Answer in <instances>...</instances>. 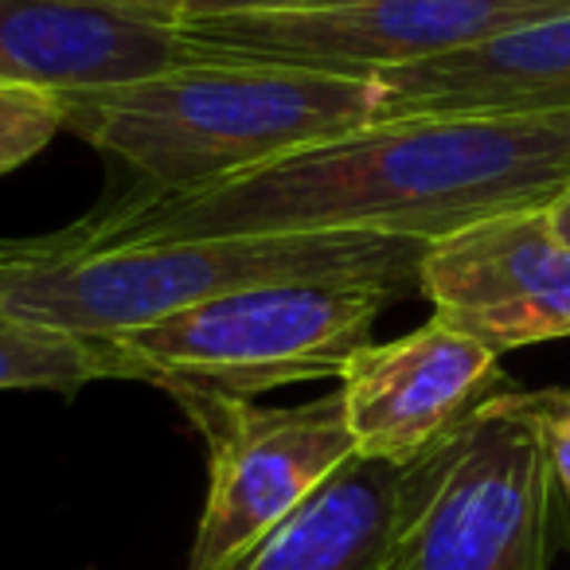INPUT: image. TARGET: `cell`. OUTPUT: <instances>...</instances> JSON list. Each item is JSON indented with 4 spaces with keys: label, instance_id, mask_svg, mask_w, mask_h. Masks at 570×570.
Instances as JSON below:
<instances>
[{
    "label": "cell",
    "instance_id": "3",
    "mask_svg": "<svg viewBox=\"0 0 570 570\" xmlns=\"http://www.w3.org/2000/svg\"><path fill=\"white\" fill-rule=\"evenodd\" d=\"M422 243L321 230V235L95 243L79 227L0 238V309L82 341H118L180 309L285 277L395 269L419 274Z\"/></svg>",
    "mask_w": 570,
    "mask_h": 570
},
{
    "label": "cell",
    "instance_id": "6",
    "mask_svg": "<svg viewBox=\"0 0 570 570\" xmlns=\"http://www.w3.org/2000/svg\"><path fill=\"white\" fill-rule=\"evenodd\" d=\"M559 17H570V0H305L199 12L180 20V36L191 59L375 79Z\"/></svg>",
    "mask_w": 570,
    "mask_h": 570
},
{
    "label": "cell",
    "instance_id": "4",
    "mask_svg": "<svg viewBox=\"0 0 570 570\" xmlns=\"http://www.w3.org/2000/svg\"><path fill=\"white\" fill-rule=\"evenodd\" d=\"M411 285L419 289V274L395 269L262 282L106 344L126 380H145L168 395L219 391L254 399L289 383L341 380L348 360L372 341L383 309Z\"/></svg>",
    "mask_w": 570,
    "mask_h": 570
},
{
    "label": "cell",
    "instance_id": "7",
    "mask_svg": "<svg viewBox=\"0 0 570 570\" xmlns=\"http://www.w3.org/2000/svg\"><path fill=\"white\" fill-rule=\"evenodd\" d=\"M207 442V500L184 570H219L356 453L341 391L258 406L219 391L173 395Z\"/></svg>",
    "mask_w": 570,
    "mask_h": 570
},
{
    "label": "cell",
    "instance_id": "2",
    "mask_svg": "<svg viewBox=\"0 0 570 570\" xmlns=\"http://www.w3.org/2000/svg\"><path fill=\"white\" fill-rule=\"evenodd\" d=\"M67 134L129 165L153 196H184L333 141L380 118L364 75L235 59H188L173 71L63 98Z\"/></svg>",
    "mask_w": 570,
    "mask_h": 570
},
{
    "label": "cell",
    "instance_id": "15",
    "mask_svg": "<svg viewBox=\"0 0 570 570\" xmlns=\"http://www.w3.org/2000/svg\"><path fill=\"white\" fill-rule=\"evenodd\" d=\"M520 403L535 422L547 465H551V481L570 508V387L520 391Z\"/></svg>",
    "mask_w": 570,
    "mask_h": 570
},
{
    "label": "cell",
    "instance_id": "17",
    "mask_svg": "<svg viewBox=\"0 0 570 570\" xmlns=\"http://www.w3.org/2000/svg\"><path fill=\"white\" fill-rule=\"evenodd\" d=\"M547 215H551V227L559 230V238L570 246V188L562 191V196L554 199L551 207H547Z\"/></svg>",
    "mask_w": 570,
    "mask_h": 570
},
{
    "label": "cell",
    "instance_id": "13",
    "mask_svg": "<svg viewBox=\"0 0 570 570\" xmlns=\"http://www.w3.org/2000/svg\"><path fill=\"white\" fill-rule=\"evenodd\" d=\"M98 380H126L121 360L106 341H82L0 309V391L75 395Z\"/></svg>",
    "mask_w": 570,
    "mask_h": 570
},
{
    "label": "cell",
    "instance_id": "14",
    "mask_svg": "<svg viewBox=\"0 0 570 570\" xmlns=\"http://www.w3.org/2000/svg\"><path fill=\"white\" fill-rule=\"evenodd\" d=\"M63 126L67 110L59 95L0 82V176L48 149L56 134H63Z\"/></svg>",
    "mask_w": 570,
    "mask_h": 570
},
{
    "label": "cell",
    "instance_id": "10",
    "mask_svg": "<svg viewBox=\"0 0 570 570\" xmlns=\"http://www.w3.org/2000/svg\"><path fill=\"white\" fill-rule=\"evenodd\" d=\"M168 12L137 0H0V82L59 98L188 63Z\"/></svg>",
    "mask_w": 570,
    "mask_h": 570
},
{
    "label": "cell",
    "instance_id": "1",
    "mask_svg": "<svg viewBox=\"0 0 570 570\" xmlns=\"http://www.w3.org/2000/svg\"><path fill=\"white\" fill-rule=\"evenodd\" d=\"M570 188V114L383 118L184 196H137L75 223L95 243L367 230L438 243Z\"/></svg>",
    "mask_w": 570,
    "mask_h": 570
},
{
    "label": "cell",
    "instance_id": "8",
    "mask_svg": "<svg viewBox=\"0 0 570 570\" xmlns=\"http://www.w3.org/2000/svg\"><path fill=\"white\" fill-rule=\"evenodd\" d=\"M419 294L434 317L497 356L570 336V246L547 207L473 223L422 250Z\"/></svg>",
    "mask_w": 570,
    "mask_h": 570
},
{
    "label": "cell",
    "instance_id": "11",
    "mask_svg": "<svg viewBox=\"0 0 570 570\" xmlns=\"http://www.w3.org/2000/svg\"><path fill=\"white\" fill-rule=\"evenodd\" d=\"M380 118L570 114V17L375 75Z\"/></svg>",
    "mask_w": 570,
    "mask_h": 570
},
{
    "label": "cell",
    "instance_id": "16",
    "mask_svg": "<svg viewBox=\"0 0 570 570\" xmlns=\"http://www.w3.org/2000/svg\"><path fill=\"white\" fill-rule=\"evenodd\" d=\"M160 9L180 24L184 17H199V12H227V9H277V4H305V0H137Z\"/></svg>",
    "mask_w": 570,
    "mask_h": 570
},
{
    "label": "cell",
    "instance_id": "5",
    "mask_svg": "<svg viewBox=\"0 0 570 570\" xmlns=\"http://www.w3.org/2000/svg\"><path fill=\"white\" fill-rule=\"evenodd\" d=\"M551 465L520 391L476 406L414 458L375 570H543Z\"/></svg>",
    "mask_w": 570,
    "mask_h": 570
},
{
    "label": "cell",
    "instance_id": "9",
    "mask_svg": "<svg viewBox=\"0 0 570 570\" xmlns=\"http://www.w3.org/2000/svg\"><path fill=\"white\" fill-rule=\"evenodd\" d=\"M356 453L411 465L476 406L508 391L500 356L430 317L395 341H367L341 375Z\"/></svg>",
    "mask_w": 570,
    "mask_h": 570
},
{
    "label": "cell",
    "instance_id": "12",
    "mask_svg": "<svg viewBox=\"0 0 570 570\" xmlns=\"http://www.w3.org/2000/svg\"><path fill=\"white\" fill-rule=\"evenodd\" d=\"M406 465L352 453L321 489L219 570H375L399 520Z\"/></svg>",
    "mask_w": 570,
    "mask_h": 570
}]
</instances>
